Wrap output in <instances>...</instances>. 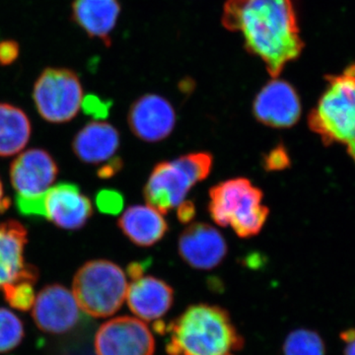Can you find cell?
I'll use <instances>...</instances> for the list:
<instances>
[{
    "label": "cell",
    "mask_w": 355,
    "mask_h": 355,
    "mask_svg": "<svg viewBox=\"0 0 355 355\" xmlns=\"http://www.w3.org/2000/svg\"><path fill=\"white\" fill-rule=\"evenodd\" d=\"M128 123L135 137L146 142H158L171 135L176 113L169 101L161 96L147 94L133 103Z\"/></svg>",
    "instance_id": "cell-14"
},
{
    "label": "cell",
    "mask_w": 355,
    "mask_h": 355,
    "mask_svg": "<svg viewBox=\"0 0 355 355\" xmlns=\"http://www.w3.org/2000/svg\"><path fill=\"white\" fill-rule=\"evenodd\" d=\"M20 55V46L14 40L0 42V65L8 67L18 60Z\"/></svg>",
    "instance_id": "cell-27"
},
{
    "label": "cell",
    "mask_w": 355,
    "mask_h": 355,
    "mask_svg": "<svg viewBox=\"0 0 355 355\" xmlns=\"http://www.w3.org/2000/svg\"><path fill=\"white\" fill-rule=\"evenodd\" d=\"M263 200V191L249 179L234 178L210 189L209 211L217 225L230 226L240 238L253 237L270 214Z\"/></svg>",
    "instance_id": "cell-3"
},
{
    "label": "cell",
    "mask_w": 355,
    "mask_h": 355,
    "mask_svg": "<svg viewBox=\"0 0 355 355\" xmlns=\"http://www.w3.org/2000/svg\"><path fill=\"white\" fill-rule=\"evenodd\" d=\"M9 173L16 195L35 197L43 195L53 186L60 169L48 151L32 148L14 159Z\"/></svg>",
    "instance_id": "cell-10"
},
{
    "label": "cell",
    "mask_w": 355,
    "mask_h": 355,
    "mask_svg": "<svg viewBox=\"0 0 355 355\" xmlns=\"http://www.w3.org/2000/svg\"><path fill=\"white\" fill-rule=\"evenodd\" d=\"M123 195L119 191L105 190L100 191L96 197V205L100 212L109 216H118L123 209Z\"/></svg>",
    "instance_id": "cell-24"
},
{
    "label": "cell",
    "mask_w": 355,
    "mask_h": 355,
    "mask_svg": "<svg viewBox=\"0 0 355 355\" xmlns=\"http://www.w3.org/2000/svg\"><path fill=\"white\" fill-rule=\"evenodd\" d=\"M196 214H197V210H196L195 203L191 200H184L183 202L178 205L177 217L181 223H191L195 218Z\"/></svg>",
    "instance_id": "cell-28"
},
{
    "label": "cell",
    "mask_w": 355,
    "mask_h": 355,
    "mask_svg": "<svg viewBox=\"0 0 355 355\" xmlns=\"http://www.w3.org/2000/svg\"><path fill=\"white\" fill-rule=\"evenodd\" d=\"M32 316L40 330L64 334L76 326L80 312L72 292L60 284H51L36 296Z\"/></svg>",
    "instance_id": "cell-12"
},
{
    "label": "cell",
    "mask_w": 355,
    "mask_h": 355,
    "mask_svg": "<svg viewBox=\"0 0 355 355\" xmlns=\"http://www.w3.org/2000/svg\"><path fill=\"white\" fill-rule=\"evenodd\" d=\"M11 200L10 198H7L4 193L3 184L0 180V214H3L7 209L10 207Z\"/></svg>",
    "instance_id": "cell-31"
},
{
    "label": "cell",
    "mask_w": 355,
    "mask_h": 355,
    "mask_svg": "<svg viewBox=\"0 0 355 355\" xmlns=\"http://www.w3.org/2000/svg\"><path fill=\"white\" fill-rule=\"evenodd\" d=\"M347 345L345 347V352H343V354L345 355H355V338H352V340H349V342L345 343Z\"/></svg>",
    "instance_id": "cell-32"
},
{
    "label": "cell",
    "mask_w": 355,
    "mask_h": 355,
    "mask_svg": "<svg viewBox=\"0 0 355 355\" xmlns=\"http://www.w3.org/2000/svg\"><path fill=\"white\" fill-rule=\"evenodd\" d=\"M222 24L229 31L242 35L245 48L261 58L272 78L303 48L295 0H227Z\"/></svg>",
    "instance_id": "cell-1"
},
{
    "label": "cell",
    "mask_w": 355,
    "mask_h": 355,
    "mask_svg": "<svg viewBox=\"0 0 355 355\" xmlns=\"http://www.w3.org/2000/svg\"><path fill=\"white\" fill-rule=\"evenodd\" d=\"M121 167H123V162L120 158H114L112 161L110 159L108 164L103 166L101 169L98 171V176L103 179L113 177L114 174L120 172Z\"/></svg>",
    "instance_id": "cell-29"
},
{
    "label": "cell",
    "mask_w": 355,
    "mask_h": 355,
    "mask_svg": "<svg viewBox=\"0 0 355 355\" xmlns=\"http://www.w3.org/2000/svg\"><path fill=\"white\" fill-rule=\"evenodd\" d=\"M148 263L149 261H133L128 266L127 273L128 277L132 279V282L144 277V270H146V266L149 265Z\"/></svg>",
    "instance_id": "cell-30"
},
{
    "label": "cell",
    "mask_w": 355,
    "mask_h": 355,
    "mask_svg": "<svg viewBox=\"0 0 355 355\" xmlns=\"http://www.w3.org/2000/svg\"><path fill=\"white\" fill-rule=\"evenodd\" d=\"M95 352L97 355H154L155 340L141 320L116 317L100 327Z\"/></svg>",
    "instance_id": "cell-8"
},
{
    "label": "cell",
    "mask_w": 355,
    "mask_h": 355,
    "mask_svg": "<svg viewBox=\"0 0 355 355\" xmlns=\"http://www.w3.org/2000/svg\"><path fill=\"white\" fill-rule=\"evenodd\" d=\"M182 260L196 270H209L220 265L227 254L223 235L209 224L197 222L183 231L178 242Z\"/></svg>",
    "instance_id": "cell-13"
},
{
    "label": "cell",
    "mask_w": 355,
    "mask_h": 355,
    "mask_svg": "<svg viewBox=\"0 0 355 355\" xmlns=\"http://www.w3.org/2000/svg\"><path fill=\"white\" fill-rule=\"evenodd\" d=\"M39 272L33 266L25 275L19 279L3 286L4 297L11 307L20 311H28L34 305V284L38 279Z\"/></svg>",
    "instance_id": "cell-21"
},
{
    "label": "cell",
    "mask_w": 355,
    "mask_h": 355,
    "mask_svg": "<svg viewBox=\"0 0 355 355\" xmlns=\"http://www.w3.org/2000/svg\"><path fill=\"white\" fill-rule=\"evenodd\" d=\"M212 165L214 157L209 153H189L158 163L144 187L146 202L160 214H167L184 202L195 184L209 176Z\"/></svg>",
    "instance_id": "cell-4"
},
{
    "label": "cell",
    "mask_w": 355,
    "mask_h": 355,
    "mask_svg": "<svg viewBox=\"0 0 355 355\" xmlns=\"http://www.w3.org/2000/svg\"><path fill=\"white\" fill-rule=\"evenodd\" d=\"M119 228L139 247H151L160 241L169 230L162 214L149 205L128 207L118 221Z\"/></svg>",
    "instance_id": "cell-19"
},
{
    "label": "cell",
    "mask_w": 355,
    "mask_h": 355,
    "mask_svg": "<svg viewBox=\"0 0 355 355\" xmlns=\"http://www.w3.org/2000/svg\"><path fill=\"white\" fill-rule=\"evenodd\" d=\"M308 125L324 144L347 146L355 139V69L331 79Z\"/></svg>",
    "instance_id": "cell-6"
},
{
    "label": "cell",
    "mask_w": 355,
    "mask_h": 355,
    "mask_svg": "<svg viewBox=\"0 0 355 355\" xmlns=\"http://www.w3.org/2000/svg\"><path fill=\"white\" fill-rule=\"evenodd\" d=\"M291 160L288 151L284 144L273 147L263 156V167L266 172L284 171L291 167Z\"/></svg>",
    "instance_id": "cell-25"
},
{
    "label": "cell",
    "mask_w": 355,
    "mask_h": 355,
    "mask_svg": "<svg viewBox=\"0 0 355 355\" xmlns=\"http://www.w3.org/2000/svg\"><path fill=\"white\" fill-rule=\"evenodd\" d=\"M24 338V328L19 318L11 311L0 308V354L17 347Z\"/></svg>",
    "instance_id": "cell-23"
},
{
    "label": "cell",
    "mask_w": 355,
    "mask_h": 355,
    "mask_svg": "<svg viewBox=\"0 0 355 355\" xmlns=\"http://www.w3.org/2000/svg\"><path fill=\"white\" fill-rule=\"evenodd\" d=\"M128 287L125 273L116 263L93 260L77 270L72 294L78 307L89 316L106 318L121 309Z\"/></svg>",
    "instance_id": "cell-5"
},
{
    "label": "cell",
    "mask_w": 355,
    "mask_h": 355,
    "mask_svg": "<svg viewBox=\"0 0 355 355\" xmlns=\"http://www.w3.org/2000/svg\"><path fill=\"white\" fill-rule=\"evenodd\" d=\"M120 133L111 123L90 121L73 140L72 150L86 164H100L110 160L120 147Z\"/></svg>",
    "instance_id": "cell-17"
},
{
    "label": "cell",
    "mask_w": 355,
    "mask_h": 355,
    "mask_svg": "<svg viewBox=\"0 0 355 355\" xmlns=\"http://www.w3.org/2000/svg\"><path fill=\"white\" fill-rule=\"evenodd\" d=\"M112 102L105 101L99 96L88 94L83 97L81 108L84 113L94 119H106L109 116Z\"/></svg>",
    "instance_id": "cell-26"
},
{
    "label": "cell",
    "mask_w": 355,
    "mask_h": 355,
    "mask_svg": "<svg viewBox=\"0 0 355 355\" xmlns=\"http://www.w3.org/2000/svg\"><path fill=\"white\" fill-rule=\"evenodd\" d=\"M32 97L44 121L67 123L80 111L84 97L83 84L73 70L48 67L35 83Z\"/></svg>",
    "instance_id": "cell-7"
},
{
    "label": "cell",
    "mask_w": 355,
    "mask_h": 355,
    "mask_svg": "<svg viewBox=\"0 0 355 355\" xmlns=\"http://www.w3.org/2000/svg\"><path fill=\"white\" fill-rule=\"evenodd\" d=\"M27 243V228L19 221L0 223V288L19 279L33 268L25 263Z\"/></svg>",
    "instance_id": "cell-18"
},
{
    "label": "cell",
    "mask_w": 355,
    "mask_h": 355,
    "mask_svg": "<svg viewBox=\"0 0 355 355\" xmlns=\"http://www.w3.org/2000/svg\"><path fill=\"white\" fill-rule=\"evenodd\" d=\"M347 151H349V155L352 156V158L354 159L355 162V139L347 144Z\"/></svg>",
    "instance_id": "cell-33"
},
{
    "label": "cell",
    "mask_w": 355,
    "mask_h": 355,
    "mask_svg": "<svg viewBox=\"0 0 355 355\" xmlns=\"http://www.w3.org/2000/svg\"><path fill=\"white\" fill-rule=\"evenodd\" d=\"M32 125L22 109L0 103V157H10L25 148L31 137Z\"/></svg>",
    "instance_id": "cell-20"
},
{
    "label": "cell",
    "mask_w": 355,
    "mask_h": 355,
    "mask_svg": "<svg viewBox=\"0 0 355 355\" xmlns=\"http://www.w3.org/2000/svg\"><path fill=\"white\" fill-rule=\"evenodd\" d=\"M92 214V202L76 184H55L43 195L42 217L58 228L78 230L85 226Z\"/></svg>",
    "instance_id": "cell-11"
},
{
    "label": "cell",
    "mask_w": 355,
    "mask_h": 355,
    "mask_svg": "<svg viewBox=\"0 0 355 355\" xmlns=\"http://www.w3.org/2000/svg\"><path fill=\"white\" fill-rule=\"evenodd\" d=\"M121 13L120 0H73L71 20L91 39L110 46Z\"/></svg>",
    "instance_id": "cell-16"
},
{
    "label": "cell",
    "mask_w": 355,
    "mask_h": 355,
    "mask_svg": "<svg viewBox=\"0 0 355 355\" xmlns=\"http://www.w3.org/2000/svg\"><path fill=\"white\" fill-rule=\"evenodd\" d=\"M298 93L287 81L273 78L256 96L253 114L261 125L273 128L295 125L301 116Z\"/></svg>",
    "instance_id": "cell-9"
},
{
    "label": "cell",
    "mask_w": 355,
    "mask_h": 355,
    "mask_svg": "<svg viewBox=\"0 0 355 355\" xmlns=\"http://www.w3.org/2000/svg\"><path fill=\"white\" fill-rule=\"evenodd\" d=\"M284 355H326V345L317 331L297 329L286 336Z\"/></svg>",
    "instance_id": "cell-22"
},
{
    "label": "cell",
    "mask_w": 355,
    "mask_h": 355,
    "mask_svg": "<svg viewBox=\"0 0 355 355\" xmlns=\"http://www.w3.org/2000/svg\"><path fill=\"white\" fill-rule=\"evenodd\" d=\"M127 300L133 314L144 321H156L171 309L174 291L164 280L142 277L128 287Z\"/></svg>",
    "instance_id": "cell-15"
},
{
    "label": "cell",
    "mask_w": 355,
    "mask_h": 355,
    "mask_svg": "<svg viewBox=\"0 0 355 355\" xmlns=\"http://www.w3.org/2000/svg\"><path fill=\"white\" fill-rule=\"evenodd\" d=\"M165 334L168 355H234L244 347V338L220 306L191 305L166 324Z\"/></svg>",
    "instance_id": "cell-2"
}]
</instances>
